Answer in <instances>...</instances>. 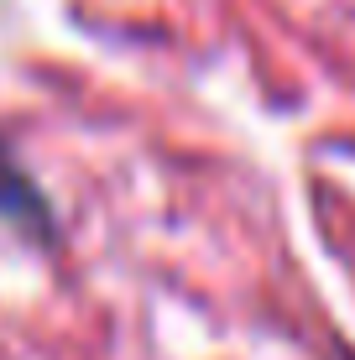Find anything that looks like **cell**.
Returning <instances> with one entry per match:
<instances>
[{"label":"cell","instance_id":"1","mask_svg":"<svg viewBox=\"0 0 355 360\" xmlns=\"http://www.w3.org/2000/svg\"><path fill=\"white\" fill-rule=\"evenodd\" d=\"M0 219L16 230H32V235H53V209H47L42 188L16 167L6 141H0Z\"/></svg>","mask_w":355,"mask_h":360}]
</instances>
